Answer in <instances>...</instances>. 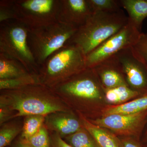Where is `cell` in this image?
<instances>
[{"label": "cell", "mask_w": 147, "mask_h": 147, "mask_svg": "<svg viewBox=\"0 0 147 147\" xmlns=\"http://www.w3.org/2000/svg\"><path fill=\"white\" fill-rule=\"evenodd\" d=\"M57 112H68V108L52 89L43 84L1 90V124L18 117H46Z\"/></svg>", "instance_id": "1"}, {"label": "cell", "mask_w": 147, "mask_h": 147, "mask_svg": "<svg viewBox=\"0 0 147 147\" xmlns=\"http://www.w3.org/2000/svg\"><path fill=\"white\" fill-rule=\"evenodd\" d=\"M122 9L115 12L92 13L77 29L68 43L77 45L86 56L128 23Z\"/></svg>", "instance_id": "2"}, {"label": "cell", "mask_w": 147, "mask_h": 147, "mask_svg": "<svg viewBox=\"0 0 147 147\" xmlns=\"http://www.w3.org/2000/svg\"><path fill=\"white\" fill-rule=\"evenodd\" d=\"M87 68L86 56L77 45L67 42L40 67L41 84L52 89Z\"/></svg>", "instance_id": "3"}, {"label": "cell", "mask_w": 147, "mask_h": 147, "mask_svg": "<svg viewBox=\"0 0 147 147\" xmlns=\"http://www.w3.org/2000/svg\"><path fill=\"white\" fill-rule=\"evenodd\" d=\"M77 29L58 21L47 26L29 29V46L39 67L67 44Z\"/></svg>", "instance_id": "4"}, {"label": "cell", "mask_w": 147, "mask_h": 147, "mask_svg": "<svg viewBox=\"0 0 147 147\" xmlns=\"http://www.w3.org/2000/svg\"><path fill=\"white\" fill-rule=\"evenodd\" d=\"M29 30L14 20L1 23L0 53L18 61L30 73L38 74L40 67L28 42Z\"/></svg>", "instance_id": "5"}, {"label": "cell", "mask_w": 147, "mask_h": 147, "mask_svg": "<svg viewBox=\"0 0 147 147\" xmlns=\"http://www.w3.org/2000/svg\"><path fill=\"white\" fill-rule=\"evenodd\" d=\"M13 1L16 21L30 29L58 21L60 0H16Z\"/></svg>", "instance_id": "6"}, {"label": "cell", "mask_w": 147, "mask_h": 147, "mask_svg": "<svg viewBox=\"0 0 147 147\" xmlns=\"http://www.w3.org/2000/svg\"><path fill=\"white\" fill-rule=\"evenodd\" d=\"M52 89L64 102L72 99H100L103 90L94 69L88 67Z\"/></svg>", "instance_id": "7"}, {"label": "cell", "mask_w": 147, "mask_h": 147, "mask_svg": "<svg viewBox=\"0 0 147 147\" xmlns=\"http://www.w3.org/2000/svg\"><path fill=\"white\" fill-rule=\"evenodd\" d=\"M141 33L129 21L123 28L87 55V67L92 68L101 61L117 55L124 49L132 47L139 39Z\"/></svg>", "instance_id": "8"}, {"label": "cell", "mask_w": 147, "mask_h": 147, "mask_svg": "<svg viewBox=\"0 0 147 147\" xmlns=\"http://www.w3.org/2000/svg\"><path fill=\"white\" fill-rule=\"evenodd\" d=\"M121 65L127 83L141 96L147 94V64L132 47L115 55Z\"/></svg>", "instance_id": "9"}, {"label": "cell", "mask_w": 147, "mask_h": 147, "mask_svg": "<svg viewBox=\"0 0 147 147\" xmlns=\"http://www.w3.org/2000/svg\"><path fill=\"white\" fill-rule=\"evenodd\" d=\"M98 126L123 136H139L147 123V110L130 115L113 114L92 121Z\"/></svg>", "instance_id": "10"}, {"label": "cell", "mask_w": 147, "mask_h": 147, "mask_svg": "<svg viewBox=\"0 0 147 147\" xmlns=\"http://www.w3.org/2000/svg\"><path fill=\"white\" fill-rule=\"evenodd\" d=\"M92 13L88 0H60L58 21L78 28Z\"/></svg>", "instance_id": "11"}, {"label": "cell", "mask_w": 147, "mask_h": 147, "mask_svg": "<svg viewBox=\"0 0 147 147\" xmlns=\"http://www.w3.org/2000/svg\"><path fill=\"white\" fill-rule=\"evenodd\" d=\"M92 68L103 89L128 86L121 65L116 55L101 61Z\"/></svg>", "instance_id": "12"}, {"label": "cell", "mask_w": 147, "mask_h": 147, "mask_svg": "<svg viewBox=\"0 0 147 147\" xmlns=\"http://www.w3.org/2000/svg\"><path fill=\"white\" fill-rule=\"evenodd\" d=\"M44 125L47 129L57 133L62 138L67 137L83 127L82 123L68 112H57L45 117Z\"/></svg>", "instance_id": "13"}, {"label": "cell", "mask_w": 147, "mask_h": 147, "mask_svg": "<svg viewBox=\"0 0 147 147\" xmlns=\"http://www.w3.org/2000/svg\"><path fill=\"white\" fill-rule=\"evenodd\" d=\"M121 7L124 9L129 21L141 31L143 21L147 17V0H120Z\"/></svg>", "instance_id": "14"}, {"label": "cell", "mask_w": 147, "mask_h": 147, "mask_svg": "<svg viewBox=\"0 0 147 147\" xmlns=\"http://www.w3.org/2000/svg\"><path fill=\"white\" fill-rule=\"evenodd\" d=\"M83 126L88 131L99 147H120L119 140L105 129L100 127L82 117Z\"/></svg>", "instance_id": "15"}, {"label": "cell", "mask_w": 147, "mask_h": 147, "mask_svg": "<svg viewBox=\"0 0 147 147\" xmlns=\"http://www.w3.org/2000/svg\"><path fill=\"white\" fill-rule=\"evenodd\" d=\"M147 110V94L134 100L106 108L102 111V117L113 115H130Z\"/></svg>", "instance_id": "16"}, {"label": "cell", "mask_w": 147, "mask_h": 147, "mask_svg": "<svg viewBox=\"0 0 147 147\" xmlns=\"http://www.w3.org/2000/svg\"><path fill=\"white\" fill-rule=\"evenodd\" d=\"M29 73L18 61L0 53V79H14Z\"/></svg>", "instance_id": "17"}, {"label": "cell", "mask_w": 147, "mask_h": 147, "mask_svg": "<svg viewBox=\"0 0 147 147\" xmlns=\"http://www.w3.org/2000/svg\"><path fill=\"white\" fill-rule=\"evenodd\" d=\"M103 91L107 101L116 105L123 104L133 98L142 96L138 92L132 89L128 86L103 89Z\"/></svg>", "instance_id": "18"}, {"label": "cell", "mask_w": 147, "mask_h": 147, "mask_svg": "<svg viewBox=\"0 0 147 147\" xmlns=\"http://www.w3.org/2000/svg\"><path fill=\"white\" fill-rule=\"evenodd\" d=\"M38 84H42L39 74L29 73L14 79H0V90L18 89L30 85Z\"/></svg>", "instance_id": "19"}, {"label": "cell", "mask_w": 147, "mask_h": 147, "mask_svg": "<svg viewBox=\"0 0 147 147\" xmlns=\"http://www.w3.org/2000/svg\"><path fill=\"white\" fill-rule=\"evenodd\" d=\"M73 147H99L91 135L84 127L78 131L65 137Z\"/></svg>", "instance_id": "20"}, {"label": "cell", "mask_w": 147, "mask_h": 147, "mask_svg": "<svg viewBox=\"0 0 147 147\" xmlns=\"http://www.w3.org/2000/svg\"><path fill=\"white\" fill-rule=\"evenodd\" d=\"M45 117L30 115L26 117L23 125L21 138L28 139L37 133L44 125Z\"/></svg>", "instance_id": "21"}, {"label": "cell", "mask_w": 147, "mask_h": 147, "mask_svg": "<svg viewBox=\"0 0 147 147\" xmlns=\"http://www.w3.org/2000/svg\"><path fill=\"white\" fill-rule=\"evenodd\" d=\"M2 125L0 129V147H5L22 132L23 126L15 123H4Z\"/></svg>", "instance_id": "22"}, {"label": "cell", "mask_w": 147, "mask_h": 147, "mask_svg": "<svg viewBox=\"0 0 147 147\" xmlns=\"http://www.w3.org/2000/svg\"><path fill=\"white\" fill-rule=\"evenodd\" d=\"M92 13L95 12H115L121 10L119 1L88 0Z\"/></svg>", "instance_id": "23"}, {"label": "cell", "mask_w": 147, "mask_h": 147, "mask_svg": "<svg viewBox=\"0 0 147 147\" xmlns=\"http://www.w3.org/2000/svg\"><path fill=\"white\" fill-rule=\"evenodd\" d=\"M24 140L32 147H51L50 135L44 125L34 135Z\"/></svg>", "instance_id": "24"}, {"label": "cell", "mask_w": 147, "mask_h": 147, "mask_svg": "<svg viewBox=\"0 0 147 147\" xmlns=\"http://www.w3.org/2000/svg\"><path fill=\"white\" fill-rule=\"evenodd\" d=\"M16 17L13 8V1H1L0 22L16 21Z\"/></svg>", "instance_id": "25"}, {"label": "cell", "mask_w": 147, "mask_h": 147, "mask_svg": "<svg viewBox=\"0 0 147 147\" xmlns=\"http://www.w3.org/2000/svg\"><path fill=\"white\" fill-rule=\"evenodd\" d=\"M132 47L137 55L147 64V33H141L139 39Z\"/></svg>", "instance_id": "26"}, {"label": "cell", "mask_w": 147, "mask_h": 147, "mask_svg": "<svg viewBox=\"0 0 147 147\" xmlns=\"http://www.w3.org/2000/svg\"><path fill=\"white\" fill-rule=\"evenodd\" d=\"M51 147H73L69 145L57 133L53 132L50 135Z\"/></svg>", "instance_id": "27"}, {"label": "cell", "mask_w": 147, "mask_h": 147, "mask_svg": "<svg viewBox=\"0 0 147 147\" xmlns=\"http://www.w3.org/2000/svg\"><path fill=\"white\" fill-rule=\"evenodd\" d=\"M119 140L120 147H142L139 143L129 139Z\"/></svg>", "instance_id": "28"}, {"label": "cell", "mask_w": 147, "mask_h": 147, "mask_svg": "<svg viewBox=\"0 0 147 147\" xmlns=\"http://www.w3.org/2000/svg\"><path fill=\"white\" fill-rule=\"evenodd\" d=\"M13 147H32L27 143L24 139L20 138L13 145Z\"/></svg>", "instance_id": "29"}, {"label": "cell", "mask_w": 147, "mask_h": 147, "mask_svg": "<svg viewBox=\"0 0 147 147\" xmlns=\"http://www.w3.org/2000/svg\"><path fill=\"white\" fill-rule=\"evenodd\" d=\"M144 141L145 143H147V129H146V131L144 133Z\"/></svg>", "instance_id": "30"}, {"label": "cell", "mask_w": 147, "mask_h": 147, "mask_svg": "<svg viewBox=\"0 0 147 147\" xmlns=\"http://www.w3.org/2000/svg\"><path fill=\"white\" fill-rule=\"evenodd\" d=\"M146 147H147V146H146Z\"/></svg>", "instance_id": "31"}]
</instances>
